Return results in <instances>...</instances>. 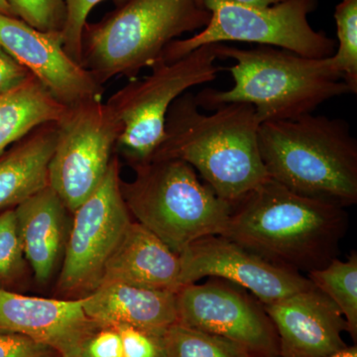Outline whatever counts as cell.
Returning a JSON list of instances; mask_svg holds the SVG:
<instances>
[{
    "instance_id": "cell-1",
    "label": "cell",
    "mask_w": 357,
    "mask_h": 357,
    "mask_svg": "<svg viewBox=\"0 0 357 357\" xmlns=\"http://www.w3.org/2000/svg\"><path fill=\"white\" fill-rule=\"evenodd\" d=\"M349 229L345 208L296 194L271 178L232 206L222 236L291 271H314L337 258Z\"/></svg>"
},
{
    "instance_id": "cell-2",
    "label": "cell",
    "mask_w": 357,
    "mask_h": 357,
    "mask_svg": "<svg viewBox=\"0 0 357 357\" xmlns=\"http://www.w3.org/2000/svg\"><path fill=\"white\" fill-rule=\"evenodd\" d=\"M259 126L248 103H229L206 114L187 91L171 105L151 160H182L234 206L269 178L258 146Z\"/></svg>"
},
{
    "instance_id": "cell-3",
    "label": "cell",
    "mask_w": 357,
    "mask_h": 357,
    "mask_svg": "<svg viewBox=\"0 0 357 357\" xmlns=\"http://www.w3.org/2000/svg\"><path fill=\"white\" fill-rule=\"evenodd\" d=\"M213 45L218 60L236 62L223 68L231 74L234 86L227 91H199L195 100L201 109L213 112L229 103H248L262 124L312 114L326 100L351 93L331 57H302L271 46L241 49L225 43Z\"/></svg>"
},
{
    "instance_id": "cell-4",
    "label": "cell",
    "mask_w": 357,
    "mask_h": 357,
    "mask_svg": "<svg viewBox=\"0 0 357 357\" xmlns=\"http://www.w3.org/2000/svg\"><path fill=\"white\" fill-rule=\"evenodd\" d=\"M258 146L269 178L290 191L342 208L357 203V141L344 119L264 122Z\"/></svg>"
},
{
    "instance_id": "cell-5",
    "label": "cell",
    "mask_w": 357,
    "mask_h": 357,
    "mask_svg": "<svg viewBox=\"0 0 357 357\" xmlns=\"http://www.w3.org/2000/svg\"><path fill=\"white\" fill-rule=\"evenodd\" d=\"M211 20L202 0H126L82 35L81 65L98 84L136 79L161 59L167 45Z\"/></svg>"
},
{
    "instance_id": "cell-6",
    "label": "cell",
    "mask_w": 357,
    "mask_h": 357,
    "mask_svg": "<svg viewBox=\"0 0 357 357\" xmlns=\"http://www.w3.org/2000/svg\"><path fill=\"white\" fill-rule=\"evenodd\" d=\"M132 168L135 178L121 182L129 213L174 252L180 255L199 239L225 234L232 204L202 182L191 165L154 159Z\"/></svg>"
},
{
    "instance_id": "cell-7",
    "label": "cell",
    "mask_w": 357,
    "mask_h": 357,
    "mask_svg": "<svg viewBox=\"0 0 357 357\" xmlns=\"http://www.w3.org/2000/svg\"><path fill=\"white\" fill-rule=\"evenodd\" d=\"M215 45H204L174 62L158 61L142 79H131L107 100L121 124L115 150L131 167L151 160L165 134L167 114L188 89L211 83L223 68Z\"/></svg>"
},
{
    "instance_id": "cell-8",
    "label": "cell",
    "mask_w": 357,
    "mask_h": 357,
    "mask_svg": "<svg viewBox=\"0 0 357 357\" xmlns=\"http://www.w3.org/2000/svg\"><path fill=\"white\" fill-rule=\"evenodd\" d=\"M318 0H285L267 7L204 0L211 13L208 24L194 36L167 45L160 61L170 63L204 45L245 42L284 49L310 59L335 55L337 42L310 25Z\"/></svg>"
},
{
    "instance_id": "cell-9",
    "label": "cell",
    "mask_w": 357,
    "mask_h": 357,
    "mask_svg": "<svg viewBox=\"0 0 357 357\" xmlns=\"http://www.w3.org/2000/svg\"><path fill=\"white\" fill-rule=\"evenodd\" d=\"M57 124L49 185L73 213L105 178L121 128L102 98L67 107Z\"/></svg>"
},
{
    "instance_id": "cell-10",
    "label": "cell",
    "mask_w": 357,
    "mask_h": 357,
    "mask_svg": "<svg viewBox=\"0 0 357 357\" xmlns=\"http://www.w3.org/2000/svg\"><path fill=\"white\" fill-rule=\"evenodd\" d=\"M121 182V163L114 155L98 189L73 213L57 282L67 297L83 298L100 285L105 264L130 225Z\"/></svg>"
},
{
    "instance_id": "cell-11",
    "label": "cell",
    "mask_w": 357,
    "mask_h": 357,
    "mask_svg": "<svg viewBox=\"0 0 357 357\" xmlns=\"http://www.w3.org/2000/svg\"><path fill=\"white\" fill-rule=\"evenodd\" d=\"M215 278L177 291V323L232 340L257 357L279 356V340L262 303Z\"/></svg>"
},
{
    "instance_id": "cell-12",
    "label": "cell",
    "mask_w": 357,
    "mask_h": 357,
    "mask_svg": "<svg viewBox=\"0 0 357 357\" xmlns=\"http://www.w3.org/2000/svg\"><path fill=\"white\" fill-rule=\"evenodd\" d=\"M181 286L206 277L246 289L264 304L311 288L307 276L277 266L222 236L204 237L181 253Z\"/></svg>"
},
{
    "instance_id": "cell-13",
    "label": "cell",
    "mask_w": 357,
    "mask_h": 357,
    "mask_svg": "<svg viewBox=\"0 0 357 357\" xmlns=\"http://www.w3.org/2000/svg\"><path fill=\"white\" fill-rule=\"evenodd\" d=\"M0 46L66 107L102 98L105 88L63 47L62 32H43L0 13Z\"/></svg>"
},
{
    "instance_id": "cell-14",
    "label": "cell",
    "mask_w": 357,
    "mask_h": 357,
    "mask_svg": "<svg viewBox=\"0 0 357 357\" xmlns=\"http://www.w3.org/2000/svg\"><path fill=\"white\" fill-rule=\"evenodd\" d=\"M100 326L84 312L83 299L31 297L0 288V331L20 333L57 351L82 357Z\"/></svg>"
},
{
    "instance_id": "cell-15",
    "label": "cell",
    "mask_w": 357,
    "mask_h": 357,
    "mask_svg": "<svg viewBox=\"0 0 357 357\" xmlns=\"http://www.w3.org/2000/svg\"><path fill=\"white\" fill-rule=\"evenodd\" d=\"M263 307L278 337L279 357H328L349 347L344 316L314 286Z\"/></svg>"
},
{
    "instance_id": "cell-16",
    "label": "cell",
    "mask_w": 357,
    "mask_h": 357,
    "mask_svg": "<svg viewBox=\"0 0 357 357\" xmlns=\"http://www.w3.org/2000/svg\"><path fill=\"white\" fill-rule=\"evenodd\" d=\"M84 312L100 328L129 326L164 333L177 323V292L103 283L82 298Z\"/></svg>"
},
{
    "instance_id": "cell-17",
    "label": "cell",
    "mask_w": 357,
    "mask_h": 357,
    "mask_svg": "<svg viewBox=\"0 0 357 357\" xmlns=\"http://www.w3.org/2000/svg\"><path fill=\"white\" fill-rule=\"evenodd\" d=\"M180 256L140 223L130 222L105 264L102 283L177 291Z\"/></svg>"
},
{
    "instance_id": "cell-18",
    "label": "cell",
    "mask_w": 357,
    "mask_h": 357,
    "mask_svg": "<svg viewBox=\"0 0 357 357\" xmlns=\"http://www.w3.org/2000/svg\"><path fill=\"white\" fill-rule=\"evenodd\" d=\"M14 211L26 261L36 281L47 284L64 257L70 211L50 185L18 204Z\"/></svg>"
},
{
    "instance_id": "cell-19",
    "label": "cell",
    "mask_w": 357,
    "mask_h": 357,
    "mask_svg": "<svg viewBox=\"0 0 357 357\" xmlns=\"http://www.w3.org/2000/svg\"><path fill=\"white\" fill-rule=\"evenodd\" d=\"M58 121L42 124L0 155V213L14 208L49 187V165Z\"/></svg>"
},
{
    "instance_id": "cell-20",
    "label": "cell",
    "mask_w": 357,
    "mask_h": 357,
    "mask_svg": "<svg viewBox=\"0 0 357 357\" xmlns=\"http://www.w3.org/2000/svg\"><path fill=\"white\" fill-rule=\"evenodd\" d=\"M66 109L34 77L0 96V155L33 129L60 121Z\"/></svg>"
},
{
    "instance_id": "cell-21",
    "label": "cell",
    "mask_w": 357,
    "mask_h": 357,
    "mask_svg": "<svg viewBox=\"0 0 357 357\" xmlns=\"http://www.w3.org/2000/svg\"><path fill=\"white\" fill-rule=\"evenodd\" d=\"M312 285L337 305L347 324V332L357 338V253L347 260L338 258L321 269L307 274Z\"/></svg>"
},
{
    "instance_id": "cell-22",
    "label": "cell",
    "mask_w": 357,
    "mask_h": 357,
    "mask_svg": "<svg viewBox=\"0 0 357 357\" xmlns=\"http://www.w3.org/2000/svg\"><path fill=\"white\" fill-rule=\"evenodd\" d=\"M166 357H257L227 338L176 323L167 328Z\"/></svg>"
},
{
    "instance_id": "cell-23",
    "label": "cell",
    "mask_w": 357,
    "mask_h": 357,
    "mask_svg": "<svg viewBox=\"0 0 357 357\" xmlns=\"http://www.w3.org/2000/svg\"><path fill=\"white\" fill-rule=\"evenodd\" d=\"M338 47L331 63L351 93H357V0H342L335 6Z\"/></svg>"
},
{
    "instance_id": "cell-24",
    "label": "cell",
    "mask_w": 357,
    "mask_h": 357,
    "mask_svg": "<svg viewBox=\"0 0 357 357\" xmlns=\"http://www.w3.org/2000/svg\"><path fill=\"white\" fill-rule=\"evenodd\" d=\"M26 264L14 208L0 213V288L6 289L24 274Z\"/></svg>"
},
{
    "instance_id": "cell-25",
    "label": "cell",
    "mask_w": 357,
    "mask_h": 357,
    "mask_svg": "<svg viewBox=\"0 0 357 357\" xmlns=\"http://www.w3.org/2000/svg\"><path fill=\"white\" fill-rule=\"evenodd\" d=\"M15 17L43 32H62L65 0H6Z\"/></svg>"
},
{
    "instance_id": "cell-26",
    "label": "cell",
    "mask_w": 357,
    "mask_h": 357,
    "mask_svg": "<svg viewBox=\"0 0 357 357\" xmlns=\"http://www.w3.org/2000/svg\"><path fill=\"white\" fill-rule=\"evenodd\" d=\"M105 0H65L66 21L63 29V47L73 60L81 64L82 35L93 7ZM126 0H114L116 6Z\"/></svg>"
},
{
    "instance_id": "cell-27",
    "label": "cell",
    "mask_w": 357,
    "mask_h": 357,
    "mask_svg": "<svg viewBox=\"0 0 357 357\" xmlns=\"http://www.w3.org/2000/svg\"><path fill=\"white\" fill-rule=\"evenodd\" d=\"M115 328L121 335L123 357H166L165 332H149L129 326Z\"/></svg>"
},
{
    "instance_id": "cell-28",
    "label": "cell",
    "mask_w": 357,
    "mask_h": 357,
    "mask_svg": "<svg viewBox=\"0 0 357 357\" xmlns=\"http://www.w3.org/2000/svg\"><path fill=\"white\" fill-rule=\"evenodd\" d=\"M0 357H62L48 345L20 333L0 331Z\"/></svg>"
},
{
    "instance_id": "cell-29",
    "label": "cell",
    "mask_w": 357,
    "mask_h": 357,
    "mask_svg": "<svg viewBox=\"0 0 357 357\" xmlns=\"http://www.w3.org/2000/svg\"><path fill=\"white\" fill-rule=\"evenodd\" d=\"M82 357H123L121 337L115 328H100L84 345Z\"/></svg>"
},
{
    "instance_id": "cell-30",
    "label": "cell",
    "mask_w": 357,
    "mask_h": 357,
    "mask_svg": "<svg viewBox=\"0 0 357 357\" xmlns=\"http://www.w3.org/2000/svg\"><path fill=\"white\" fill-rule=\"evenodd\" d=\"M32 77L29 70L0 46V96L20 88Z\"/></svg>"
},
{
    "instance_id": "cell-31",
    "label": "cell",
    "mask_w": 357,
    "mask_h": 357,
    "mask_svg": "<svg viewBox=\"0 0 357 357\" xmlns=\"http://www.w3.org/2000/svg\"><path fill=\"white\" fill-rule=\"evenodd\" d=\"M204 2V0H202ZM222 1L231 2V3L243 4V6L267 7L280 3L285 0H222Z\"/></svg>"
},
{
    "instance_id": "cell-32",
    "label": "cell",
    "mask_w": 357,
    "mask_h": 357,
    "mask_svg": "<svg viewBox=\"0 0 357 357\" xmlns=\"http://www.w3.org/2000/svg\"><path fill=\"white\" fill-rule=\"evenodd\" d=\"M328 357H357V347L354 344L352 347H345L342 351Z\"/></svg>"
},
{
    "instance_id": "cell-33",
    "label": "cell",
    "mask_w": 357,
    "mask_h": 357,
    "mask_svg": "<svg viewBox=\"0 0 357 357\" xmlns=\"http://www.w3.org/2000/svg\"><path fill=\"white\" fill-rule=\"evenodd\" d=\"M0 13L15 17L13 9L9 6L8 2H7L6 0H0Z\"/></svg>"
},
{
    "instance_id": "cell-34",
    "label": "cell",
    "mask_w": 357,
    "mask_h": 357,
    "mask_svg": "<svg viewBox=\"0 0 357 357\" xmlns=\"http://www.w3.org/2000/svg\"><path fill=\"white\" fill-rule=\"evenodd\" d=\"M276 357H279V356H276Z\"/></svg>"
}]
</instances>
